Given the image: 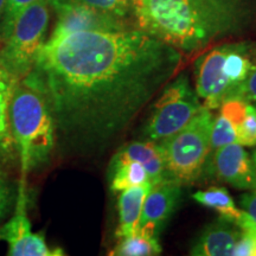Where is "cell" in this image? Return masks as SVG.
I'll use <instances>...</instances> for the list:
<instances>
[{
	"mask_svg": "<svg viewBox=\"0 0 256 256\" xmlns=\"http://www.w3.org/2000/svg\"><path fill=\"white\" fill-rule=\"evenodd\" d=\"M192 198L200 206L215 210L222 218L238 222L243 210L236 206L235 202L226 188L210 186L206 190H200L192 194Z\"/></svg>",
	"mask_w": 256,
	"mask_h": 256,
	"instance_id": "cell-17",
	"label": "cell"
},
{
	"mask_svg": "<svg viewBox=\"0 0 256 256\" xmlns=\"http://www.w3.org/2000/svg\"><path fill=\"white\" fill-rule=\"evenodd\" d=\"M98 11L120 19H126L133 14L130 0H80Z\"/></svg>",
	"mask_w": 256,
	"mask_h": 256,
	"instance_id": "cell-20",
	"label": "cell"
},
{
	"mask_svg": "<svg viewBox=\"0 0 256 256\" xmlns=\"http://www.w3.org/2000/svg\"><path fill=\"white\" fill-rule=\"evenodd\" d=\"M242 230L232 220L220 217L208 226L192 246L194 256H230L241 238Z\"/></svg>",
	"mask_w": 256,
	"mask_h": 256,
	"instance_id": "cell-11",
	"label": "cell"
},
{
	"mask_svg": "<svg viewBox=\"0 0 256 256\" xmlns=\"http://www.w3.org/2000/svg\"><path fill=\"white\" fill-rule=\"evenodd\" d=\"M180 52L140 28L49 38L31 74L49 101L56 136L95 150L122 133L174 78Z\"/></svg>",
	"mask_w": 256,
	"mask_h": 256,
	"instance_id": "cell-1",
	"label": "cell"
},
{
	"mask_svg": "<svg viewBox=\"0 0 256 256\" xmlns=\"http://www.w3.org/2000/svg\"><path fill=\"white\" fill-rule=\"evenodd\" d=\"M5 5H6V0H0V20H2V14H4Z\"/></svg>",
	"mask_w": 256,
	"mask_h": 256,
	"instance_id": "cell-26",
	"label": "cell"
},
{
	"mask_svg": "<svg viewBox=\"0 0 256 256\" xmlns=\"http://www.w3.org/2000/svg\"><path fill=\"white\" fill-rule=\"evenodd\" d=\"M230 98H238L256 107V69L240 87L232 92Z\"/></svg>",
	"mask_w": 256,
	"mask_h": 256,
	"instance_id": "cell-22",
	"label": "cell"
},
{
	"mask_svg": "<svg viewBox=\"0 0 256 256\" xmlns=\"http://www.w3.org/2000/svg\"><path fill=\"white\" fill-rule=\"evenodd\" d=\"M229 144H238L235 128H234L232 124L222 113H220L214 119L212 128H211V152L220 148V147L229 145Z\"/></svg>",
	"mask_w": 256,
	"mask_h": 256,
	"instance_id": "cell-19",
	"label": "cell"
},
{
	"mask_svg": "<svg viewBox=\"0 0 256 256\" xmlns=\"http://www.w3.org/2000/svg\"><path fill=\"white\" fill-rule=\"evenodd\" d=\"M220 113L232 124L238 144L256 147V107L238 98H230L220 106Z\"/></svg>",
	"mask_w": 256,
	"mask_h": 256,
	"instance_id": "cell-13",
	"label": "cell"
},
{
	"mask_svg": "<svg viewBox=\"0 0 256 256\" xmlns=\"http://www.w3.org/2000/svg\"><path fill=\"white\" fill-rule=\"evenodd\" d=\"M46 0H37L18 16L0 50V62L19 81L28 75L46 43L49 8Z\"/></svg>",
	"mask_w": 256,
	"mask_h": 256,
	"instance_id": "cell-5",
	"label": "cell"
},
{
	"mask_svg": "<svg viewBox=\"0 0 256 256\" xmlns=\"http://www.w3.org/2000/svg\"><path fill=\"white\" fill-rule=\"evenodd\" d=\"M162 249L158 238L134 232L127 238H119L110 255L114 256H154L162 254Z\"/></svg>",
	"mask_w": 256,
	"mask_h": 256,
	"instance_id": "cell-18",
	"label": "cell"
},
{
	"mask_svg": "<svg viewBox=\"0 0 256 256\" xmlns=\"http://www.w3.org/2000/svg\"><path fill=\"white\" fill-rule=\"evenodd\" d=\"M34 2L37 0H6L4 14L0 20V37L2 40H5L8 36L12 25L18 16Z\"/></svg>",
	"mask_w": 256,
	"mask_h": 256,
	"instance_id": "cell-21",
	"label": "cell"
},
{
	"mask_svg": "<svg viewBox=\"0 0 256 256\" xmlns=\"http://www.w3.org/2000/svg\"><path fill=\"white\" fill-rule=\"evenodd\" d=\"M46 2H48V4L52 6L54 8H58L60 5L66 4V2H72V0H46Z\"/></svg>",
	"mask_w": 256,
	"mask_h": 256,
	"instance_id": "cell-25",
	"label": "cell"
},
{
	"mask_svg": "<svg viewBox=\"0 0 256 256\" xmlns=\"http://www.w3.org/2000/svg\"><path fill=\"white\" fill-rule=\"evenodd\" d=\"M57 22L50 38L81 31H118L128 28L124 19L98 11L80 0H72L55 8Z\"/></svg>",
	"mask_w": 256,
	"mask_h": 256,
	"instance_id": "cell-9",
	"label": "cell"
},
{
	"mask_svg": "<svg viewBox=\"0 0 256 256\" xmlns=\"http://www.w3.org/2000/svg\"><path fill=\"white\" fill-rule=\"evenodd\" d=\"M241 206L256 222V190L242 194Z\"/></svg>",
	"mask_w": 256,
	"mask_h": 256,
	"instance_id": "cell-24",
	"label": "cell"
},
{
	"mask_svg": "<svg viewBox=\"0 0 256 256\" xmlns=\"http://www.w3.org/2000/svg\"><path fill=\"white\" fill-rule=\"evenodd\" d=\"M0 241L8 246L11 256H58L60 249H51L46 244L44 234L34 232L26 214L25 179H22L14 215L0 226Z\"/></svg>",
	"mask_w": 256,
	"mask_h": 256,
	"instance_id": "cell-7",
	"label": "cell"
},
{
	"mask_svg": "<svg viewBox=\"0 0 256 256\" xmlns=\"http://www.w3.org/2000/svg\"><path fill=\"white\" fill-rule=\"evenodd\" d=\"M14 191L11 183L4 176L0 174V222L8 215L10 206L14 203Z\"/></svg>",
	"mask_w": 256,
	"mask_h": 256,
	"instance_id": "cell-23",
	"label": "cell"
},
{
	"mask_svg": "<svg viewBox=\"0 0 256 256\" xmlns=\"http://www.w3.org/2000/svg\"><path fill=\"white\" fill-rule=\"evenodd\" d=\"M17 80L0 62V164H8L16 158L14 140L8 122V108Z\"/></svg>",
	"mask_w": 256,
	"mask_h": 256,
	"instance_id": "cell-15",
	"label": "cell"
},
{
	"mask_svg": "<svg viewBox=\"0 0 256 256\" xmlns=\"http://www.w3.org/2000/svg\"><path fill=\"white\" fill-rule=\"evenodd\" d=\"M151 188V183H146L120 191L119 200H118L119 226L115 232L118 238H127L136 232L140 216H142L144 202Z\"/></svg>",
	"mask_w": 256,
	"mask_h": 256,
	"instance_id": "cell-14",
	"label": "cell"
},
{
	"mask_svg": "<svg viewBox=\"0 0 256 256\" xmlns=\"http://www.w3.org/2000/svg\"><path fill=\"white\" fill-rule=\"evenodd\" d=\"M115 158L134 160L140 162L148 174L152 185L164 180H172L166 170L164 156L158 142L152 140L145 142H132L115 153Z\"/></svg>",
	"mask_w": 256,
	"mask_h": 256,
	"instance_id": "cell-12",
	"label": "cell"
},
{
	"mask_svg": "<svg viewBox=\"0 0 256 256\" xmlns=\"http://www.w3.org/2000/svg\"><path fill=\"white\" fill-rule=\"evenodd\" d=\"M110 188L114 192H120L124 188L139 186L150 182L146 168L140 162L134 160L114 158L110 165Z\"/></svg>",
	"mask_w": 256,
	"mask_h": 256,
	"instance_id": "cell-16",
	"label": "cell"
},
{
	"mask_svg": "<svg viewBox=\"0 0 256 256\" xmlns=\"http://www.w3.org/2000/svg\"><path fill=\"white\" fill-rule=\"evenodd\" d=\"M214 119L212 110L203 107L182 130L158 142L172 180L191 184L203 174L211 152Z\"/></svg>",
	"mask_w": 256,
	"mask_h": 256,
	"instance_id": "cell-4",
	"label": "cell"
},
{
	"mask_svg": "<svg viewBox=\"0 0 256 256\" xmlns=\"http://www.w3.org/2000/svg\"><path fill=\"white\" fill-rule=\"evenodd\" d=\"M182 197V185L174 180H164L152 185L144 202V206L136 232L158 238L160 232Z\"/></svg>",
	"mask_w": 256,
	"mask_h": 256,
	"instance_id": "cell-10",
	"label": "cell"
},
{
	"mask_svg": "<svg viewBox=\"0 0 256 256\" xmlns=\"http://www.w3.org/2000/svg\"><path fill=\"white\" fill-rule=\"evenodd\" d=\"M252 159H254L255 165H256V151H254V153H252Z\"/></svg>",
	"mask_w": 256,
	"mask_h": 256,
	"instance_id": "cell-27",
	"label": "cell"
},
{
	"mask_svg": "<svg viewBox=\"0 0 256 256\" xmlns=\"http://www.w3.org/2000/svg\"><path fill=\"white\" fill-rule=\"evenodd\" d=\"M140 30L178 51L200 50L247 23L240 0H130Z\"/></svg>",
	"mask_w": 256,
	"mask_h": 256,
	"instance_id": "cell-2",
	"label": "cell"
},
{
	"mask_svg": "<svg viewBox=\"0 0 256 256\" xmlns=\"http://www.w3.org/2000/svg\"><path fill=\"white\" fill-rule=\"evenodd\" d=\"M8 122L22 179L46 164L56 144V124L49 101L30 72L12 92Z\"/></svg>",
	"mask_w": 256,
	"mask_h": 256,
	"instance_id": "cell-3",
	"label": "cell"
},
{
	"mask_svg": "<svg viewBox=\"0 0 256 256\" xmlns=\"http://www.w3.org/2000/svg\"><path fill=\"white\" fill-rule=\"evenodd\" d=\"M203 108L196 90L191 87L188 75L180 74L172 78L153 104L144 136L159 142L182 130Z\"/></svg>",
	"mask_w": 256,
	"mask_h": 256,
	"instance_id": "cell-6",
	"label": "cell"
},
{
	"mask_svg": "<svg viewBox=\"0 0 256 256\" xmlns=\"http://www.w3.org/2000/svg\"><path fill=\"white\" fill-rule=\"evenodd\" d=\"M206 166L217 180L238 190H256V165L244 146L229 144L210 153Z\"/></svg>",
	"mask_w": 256,
	"mask_h": 256,
	"instance_id": "cell-8",
	"label": "cell"
}]
</instances>
